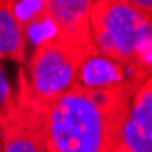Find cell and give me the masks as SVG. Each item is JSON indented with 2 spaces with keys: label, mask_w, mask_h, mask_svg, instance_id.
Masks as SVG:
<instances>
[{
  "label": "cell",
  "mask_w": 152,
  "mask_h": 152,
  "mask_svg": "<svg viewBox=\"0 0 152 152\" xmlns=\"http://www.w3.org/2000/svg\"><path fill=\"white\" fill-rule=\"evenodd\" d=\"M134 86L88 88L79 83L46 114L50 152H114L130 110Z\"/></svg>",
  "instance_id": "cell-1"
},
{
  "label": "cell",
  "mask_w": 152,
  "mask_h": 152,
  "mask_svg": "<svg viewBox=\"0 0 152 152\" xmlns=\"http://www.w3.org/2000/svg\"><path fill=\"white\" fill-rule=\"evenodd\" d=\"M88 24L95 51L139 88L152 75V15L128 0H94Z\"/></svg>",
  "instance_id": "cell-2"
},
{
  "label": "cell",
  "mask_w": 152,
  "mask_h": 152,
  "mask_svg": "<svg viewBox=\"0 0 152 152\" xmlns=\"http://www.w3.org/2000/svg\"><path fill=\"white\" fill-rule=\"evenodd\" d=\"M95 48H81L55 35L37 40L28 68H24L29 94L50 108L61 95L75 86L79 73Z\"/></svg>",
  "instance_id": "cell-3"
},
{
  "label": "cell",
  "mask_w": 152,
  "mask_h": 152,
  "mask_svg": "<svg viewBox=\"0 0 152 152\" xmlns=\"http://www.w3.org/2000/svg\"><path fill=\"white\" fill-rule=\"evenodd\" d=\"M46 114L29 94L24 68L20 66L17 88L0 110V145L2 152H50L46 143Z\"/></svg>",
  "instance_id": "cell-4"
},
{
  "label": "cell",
  "mask_w": 152,
  "mask_h": 152,
  "mask_svg": "<svg viewBox=\"0 0 152 152\" xmlns=\"http://www.w3.org/2000/svg\"><path fill=\"white\" fill-rule=\"evenodd\" d=\"M29 37L37 40L55 35L70 44L94 48L90 37V7L94 0H17Z\"/></svg>",
  "instance_id": "cell-5"
},
{
  "label": "cell",
  "mask_w": 152,
  "mask_h": 152,
  "mask_svg": "<svg viewBox=\"0 0 152 152\" xmlns=\"http://www.w3.org/2000/svg\"><path fill=\"white\" fill-rule=\"evenodd\" d=\"M114 152H152V75L132 97Z\"/></svg>",
  "instance_id": "cell-6"
},
{
  "label": "cell",
  "mask_w": 152,
  "mask_h": 152,
  "mask_svg": "<svg viewBox=\"0 0 152 152\" xmlns=\"http://www.w3.org/2000/svg\"><path fill=\"white\" fill-rule=\"evenodd\" d=\"M29 29L17 0H0V61L26 64Z\"/></svg>",
  "instance_id": "cell-7"
},
{
  "label": "cell",
  "mask_w": 152,
  "mask_h": 152,
  "mask_svg": "<svg viewBox=\"0 0 152 152\" xmlns=\"http://www.w3.org/2000/svg\"><path fill=\"white\" fill-rule=\"evenodd\" d=\"M11 92H13V88L9 86V81H7V77H6L4 68L0 66V110H2V106L7 103L9 95H11Z\"/></svg>",
  "instance_id": "cell-8"
},
{
  "label": "cell",
  "mask_w": 152,
  "mask_h": 152,
  "mask_svg": "<svg viewBox=\"0 0 152 152\" xmlns=\"http://www.w3.org/2000/svg\"><path fill=\"white\" fill-rule=\"evenodd\" d=\"M128 2H132L134 6L141 7V9H145L147 13L152 15V0H128Z\"/></svg>",
  "instance_id": "cell-9"
},
{
  "label": "cell",
  "mask_w": 152,
  "mask_h": 152,
  "mask_svg": "<svg viewBox=\"0 0 152 152\" xmlns=\"http://www.w3.org/2000/svg\"><path fill=\"white\" fill-rule=\"evenodd\" d=\"M0 152H2V145H0Z\"/></svg>",
  "instance_id": "cell-10"
}]
</instances>
